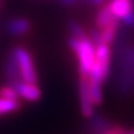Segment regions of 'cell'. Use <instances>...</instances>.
Returning a JSON list of instances; mask_svg holds the SVG:
<instances>
[{"label":"cell","mask_w":134,"mask_h":134,"mask_svg":"<svg viewBox=\"0 0 134 134\" xmlns=\"http://www.w3.org/2000/svg\"><path fill=\"white\" fill-rule=\"evenodd\" d=\"M134 88V45L126 46L123 57L122 67H121L120 77V90L123 93L131 92Z\"/></svg>","instance_id":"obj_2"},{"label":"cell","mask_w":134,"mask_h":134,"mask_svg":"<svg viewBox=\"0 0 134 134\" xmlns=\"http://www.w3.org/2000/svg\"><path fill=\"white\" fill-rule=\"evenodd\" d=\"M105 0H92V2H93V5L95 6H100L102 3H104Z\"/></svg>","instance_id":"obj_17"},{"label":"cell","mask_w":134,"mask_h":134,"mask_svg":"<svg viewBox=\"0 0 134 134\" xmlns=\"http://www.w3.org/2000/svg\"><path fill=\"white\" fill-rule=\"evenodd\" d=\"M107 6L119 21L124 23L127 27H134L133 0H111Z\"/></svg>","instance_id":"obj_3"},{"label":"cell","mask_w":134,"mask_h":134,"mask_svg":"<svg viewBox=\"0 0 134 134\" xmlns=\"http://www.w3.org/2000/svg\"><path fill=\"white\" fill-rule=\"evenodd\" d=\"M79 104H81V112L84 117L91 119L94 115V103L91 96L90 90V79L88 76H81L79 77Z\"/></svg>","instance_id":"obj_5"},{"label":"cell","mask_w":134,"mask_h":134,"mask_svg":"<svg viewBox=\"0 0 134 134\" xmlns=\"http://www.w3.org/2000/svg\"><path fill=\"white\" fill-rule=\"evenodd\" d=\"M119 23L120 21H114L110 25H107L104 28L99 29L100 32V39H102L103 44L111 45L114 41L115 37L117 35V28H119Z\"/></svg>","instance_id":"obj_11"},{"label":"cell","mask_w":134,"mask_h":134,"mask_svg":"<svg viewBox=\"0 0 134 134\" xmlns=\"http://www.w3.org/2000/svg\"><path fill=\"white\" fill-rule=\"evenodd\" d=\"M122 133H123V131L119 127H111L107 131V134H122Z\"/></svg>","instance_id":"obj_15"},{"label":"cell","mask_w":134,"mask_h":134,"mask_svg":"<svg viewBox=\"0 0 134 134\" xmlns=\"http://www.w3.org/2000/svg\"><path fill=\"white\" fill-rule=\"evenodd\" d=\"M114 21H119V20L112 15V12L108 9L107 5L104 6L102 9H99V11L97 12V16H96V19H95L96 28L97 29H102Z\"/></svg>","instance_id":"obj_10"},{"label":"cell","mask_w":134,"mask_h":134,"mask_svg":"<svg viewBox=\"0 0 134 134\" xmlns=\"http://www.w3.org/2000/svg\"><path fill=\"white\" fill-rule=\"evenodd\" d=\"M59 1L65 6H73L77 2V0H59Z\"/></svg>","instance_id":"obj_16"},{"label":"cell","mask_w":134,"mask_h":134,"mask_svg":"<svg viewBox=\"0 0 134 134\" xmlns=\"http://www.w3.org/2000/svg\"><path fill=\"white\" fill-rule=\"evenodd\" d=\"M122 134H134V130H132V131H130V132H123Z\"/></svg>","instance_id":"obj_18"},{"label":"cell","mask_w":134,"mask_h":134,"mask_svg":"<svg viewBox=\"0 0 134 134\" xmlns=\"http://www.w3.org/2000/svg\"><path fill=\"white\" fill-rule=\"evenodd\" d=\"M5 76L8 81V84L11 86H14L16 83L23 81L21 75H20V70H19V65L15 56L14 50L7 57L6 65H5Z\"/></svg>","instance_id":"obj_8"},{"label":"cell","mask_w":134,"mask_h":134,"mask_svg":"<svg viewBox=\"0 0 134 134\" xmlns=\"http://www.w3.org/2000/svg\"><path fill=\"white\" fill-rule=\"evenodd\" d=\"M95 63L98 65L103 75L106 78L108 76V73H110V66H111L110 45L102 43V44L96 46V48H95Z\"/></svg>","instance_id":"obj_6"},{"label":"cell","mask_w":134,"mask_h":134,"mask_svg":"<svg viewBox=\"0 0 134 134\" xmlns=\"http://www.w3.org/2000/svg\"><path fill=\"white\" fill-rule=\"evenodd\" d=\"M68 45L77 57L79 75L88 76L95 60L96 46L87 36L84 38H75L70 36L68 38Z\"/></svg>","instance_id":"obj_1"},{"label":"cell","mask_w":134,"mask_h":134,"mask_svg":"<svg viewBox=\"0 0 134 134\" xmlns=\"http://www.w3.org/2000/svg\"><path fill=\"white\" fill-rule=\"evenodd\" d=\"M68 29L72 36L75 37V38H84L86 37V32L84 31V29L79 26V25L76 21H69L68 23Z\"/></svg>","instance_id":"obj_14"},{"label":"cell","mask_w":134,"mask_h":134,"mask_svg":"<svg viewBox=\"0 0 134 134\" xmlns=\"http://www.w3.org/2000/svg\"><path fill=\"white\" fill-rule=\"evenodd\" d=\"M0 97L7 98V99L18 100L19 95H18V93H17V91L15 90V87L8 84L7 86H3V87L0 88Z\"/></svg>","instance_id":"obj_13"},{"label":"cell","mask_w":134,"mask_h":134,"mask_svg":"<svg viewBox=\"0 0 134 134\" xmlns=\"http://www.w3.org/2000/svg\"><path fill=\"white\" fill-rule=\"evenodd\" d=\"M19 102L14 99H7L0 97V115L7 114V113L15 112L19 108Z\"/></svg>","instance_id":"obj_12"},{"label":"cell","mask_w":134,"mask_h":134,"mask_svg":"<svg viewBox=\"0 0 134 134\" xmlns=\"http://www.w3.org/2000/svg\"><path fill=\"white\" fill-rule=\"evenodd\" d=\"M29 25L28 20L24 19V18H16V19H11L10 21H8L6 25L7 31L11 34L14 36H19V35H24L29 30Z\"/></svg>","instance_id":"obj_9"},{"label":"cell","mask_w":134,"mask_h":134,"mask_svg":"<svg viewBox=\"0 0 134 134\" xmlns=\"http://www.w3.org/2000/svg\"><path fill=\"white\" fill-rule=\"evenodd\" d=\"M14 87L17 91V93H18L19 97H23L27 100H30V102L38 100L41 96V92L36 84L20 81L18 83H16Z\"/></svg>","instance_id":"obj_7"},{"label":"cell","mask_w":134,"mask_h":134,"mask_svg":"<svg viewBox=\"0 0 134 134\" xmlns=\"http://www.w3.org/2000/svg\"><path fill=\"white\" fill-rule=\"evenodd\" d=\"M14 53L19 65L21 79L24 82L36 84L37 75H36V70H35V67H34L32 59L29 52L23 47H16L14 49Z\"/></svg>","instance_id":"obj_4"}]
</instances>
